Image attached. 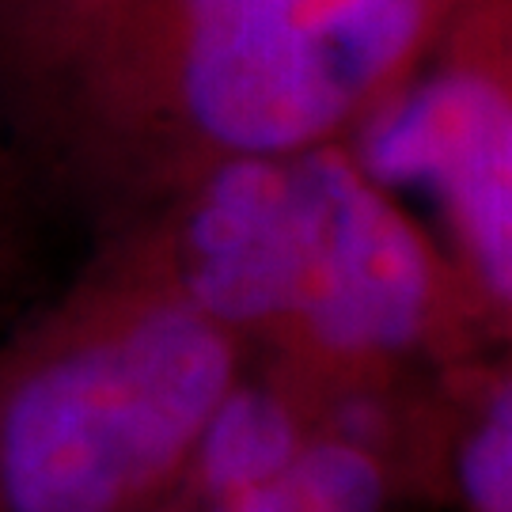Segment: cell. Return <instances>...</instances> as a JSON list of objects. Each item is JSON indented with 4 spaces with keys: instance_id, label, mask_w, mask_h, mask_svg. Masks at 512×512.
I'll return each mask as SVG.
<instances>
[{
    "instance_id": "obj_6",
    "label": "cell",
    "mask_w": 512,
    "mask_h": 512,
    "mask_svg": "<svg viewBox=\"0 0 512 512\" xmlns=\"http://www.w3.org/2000/svg\"><path fill=\"white\" fill-rule=\"evenodd\" d=\"M391 486L387 452L342 433H319L266 486L179 512H387Z\"/></svg>"
},
{
    "instance_id": "obj_3",
    "label": "cell",
    "mask_w": 512,
    "mask_h": 512,
    "mask_svg": "<svg viewBox=\"0 0 512 512\" xmlns=\"http://www.w3.org/2000/svg\"><path fill=\"white\" fill-rule=\"evenodd\" d=\"M475 315L421 220L368 179L342 141L327 148L311 270L274 346L319 399L384 391Z\"/></svg>"
},
{
    "instance_id": "obj_2",
    "label": "cell",
    "mask_w": 512,
    "mask_h": 512,
    "mask_svg": "<svg viewBox=\"0 0 512 512\" xmlns=\"http://www.w3.org/2000/svg\"><path fill=\"white\" fill-rule=\"evenodd\" d=\"M232 330L137 270L0 387V512H148L243 361Z\"/></svg>"
},
{
    "instance_id": "obj_7",
    "label": "cell",
    "mask_w": 512,
    "mask_h": 512,
    "mask_svg": "<svg viewBox=\"0 0 512 512\" xmlns=\"http://www.w3.org/2000/svg\"><path fill=\"white\" fill-rule=\"evenodd\" d=\"M452 486L463 512H512V384L486 376L452 433Z\"/></svg>"
},
{
    "instance_id": "obj_5",
    "label": "cell",
    "mask_w": 512,
    "mask_h": 512,
    "mask_svg": "<svg viewBox=\"0 0 512 512\" xmlns=\"http://www.w3.org/2000/svg\"><path fill=\"white\" fill-rule=\"evenodd\" d=\"M319 433L323 403L289 368L258 380L239 372L209 410L183 475L175 482L179 509L220 505L266 486Z\"/></svg>"
},
{
    "instance_id": "obj_4",
    "label": "cell",
    "mask_w": 512,
    "mask_h": 512,
    "mask_svg": "<svg viewBox=\"0 0 512 512\" xmlns=\"http://www.w3.org/2000/svg\"><path fill=\"white\" fill-rule=\"evenodd\" d=\"M349 156L395 202L437 209V251L467 308L486 323L512 311V95L497 61L418 65L349 129Z\"/></svg>"
},
{
    "instance_id": "obj_1",
    "label": "cell",
    "mask_w": 512,
    "mask_h": 512,
    "mask_svg": "<svg viewBox=\"0 0 512 512\" xmlns=\"http://www.w3.org/2000/svg\"><path fill=\"white\" fill-rule=\"evenodd\" d=\"M444 0H118L61 69L92 126L160 133L194 175L342 141L437 35ZM183 175V179H186Z\"/></svg>"
}]
</instances>
